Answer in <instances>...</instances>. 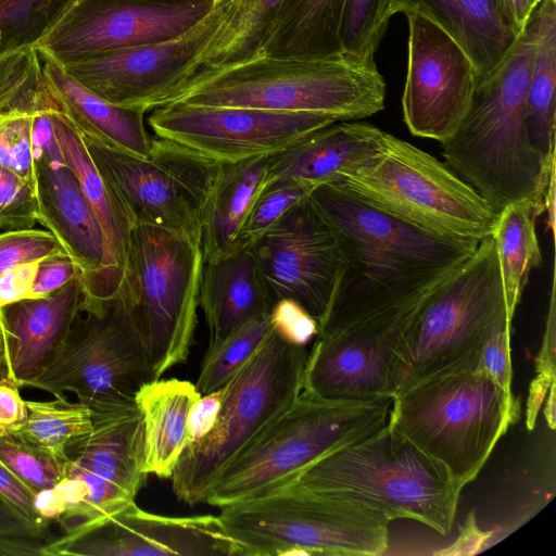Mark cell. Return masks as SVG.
I'll list each match as a JSON object with an SVG mask.
<instances>
[{"label": "cell", "mask_w": 556, "mask_h": 556, "mask_svg": "<svg viewBox=\"0 0 556 556\" xmlns=\"http://www.w3.org/2000/svg\"><path fill=\"white\" fill-rule=\"evenodd\" d=\"M308 199L333 228L344 256L319 336L406 300L439 274L466 263L480 242L429 232L331 184L318 186Z\"/></svg>", "instance_id": "obj_1"}, {"label": "cell", "mask_w": 556, "mask_h": 556, "mask_svg": "<svg viewBox=\"0 0 556 556\" xmlns=\"http://www.w3.org/2000/svg\"><path fill=\"white\" fill-rule=\"evenodd\" d=\"M535 46L530 16L498 65L478 80L458 129L441 143L445 164L498 215L509 204L543 197L556 155L545 159L527 128V89Z\"/></svg>", "instance_id": "obj_2"}, {"label": "cell", "mask_w": 556, "mask_h": 556, "mask_svg": "<svg viewBox=\"0 0 556 556\" xmlns=\"http://www.w3.org/2000/svg\"><path fill=\"white\" fill-rule=\"evenodd\" d=\"M283 485L357 503L390 521L412 519L442 535L453 528L462 492L439 463L389 422L318 458Z\"/></svg>", "instance_id": "obj_3"}, {"label": "cell", "mask_w": 556, "mask_h": 556, "mask_svg": "<svg viewBox=\"0 0 556 556\" xmlns=\"http://www.w3.org/2000/svg\"><path fill=\"white\" fill-rule=\"evenodd\" d=\"M517 417L513 392L478 370L430 376L404 387L392 399L388 422L463 490Z\"/></svg>", "instance_id": "obj_4"}, {"label": "cell", "mask_w": 556, "mask_h": 556, "mask_svg": "<svg viewBox=\"0 0 556 556\" xmlns=\"http://www.w3.org/2000/svg\"><path fill=\"white\" fill-rule=\"evenodd\" d=\"M392 401H333L302 390L216 476L204 503L224 507L283 485L318 458L383 428Z\"/></svg>", "instance_id": "obj_5"}, {"label": "cell", "mask_w": 556, "mask_h": 556, "mask_svg": "<svg viewBox=\"0 0 556 556\" xmlns=\"http://www.w3.org/2000/svg\"><path fill=\"white\" fill-rule=\"evenodd\" d=\"M334 187L429 232L459 240L491 236L497 214L445 163L382 130L375 152Z\"/></svg>", "instance_id": "obj_6"}, {"label": "cell", "mask_w": 556, "mask_h": 556, "mask_svg": "<svg viewBox=\"0 0 556 556\" xmlns=\"http://www.w3.org/2000/svg\"><path fill=\"white\" fill-rule=\"evenodd\" d=\"M386 92L376 65L354 64L343 58L257 56L213 75L169 103L312 112L349 122L382 111Z\"/></svg>", "instance_id": "obj_7"}, {"label": "cell", "mask_w": 556, "mask_h": 556, "mask_svg": "<svg viewBox=\"0 0 556 556\" xmlns=\"http://www.w3.org/2000/svg\"><path fill=\"white\" fill-rule=\"evenodd\" d=\"M219 520L245 556H378L390 520L357 503L282 485L220 507Z\"/></svg>", "instance_id": "obj_8"}, {"label": "cell", "mask_w": 556, "mask_h": 556, "mask_svg": "<svg viewBox=\"0 0 556 556\" xmlns=\"http://www.w3.org/2000/svg\"><path fill=\"white\" fill-rule=\"evenodd\" d=\"M308 351L270 332L225 384L217 420L200 441L188 443L174 468L176 497L204 502L218 472L280 416L303 390Z\"/></svg>", "instance_id": "obj_9"}, {"label": "cell", "mask_w": 556, "mask_h": 556, "mask_svg": "<svg viewBox=\"0 0 556 556\" xmlns=\"http://www.w3.org/2000/svg\"><path fill=\"white\" fill-rule=\"evenodd\" d=\"M505 319L496 251L488 236L417 316L402 352L397 391L430 376L478 371L484 344Z\"/></svg>", "instance_id": "obj_10"}, {"label": "cell", "mask_w": 556, "mask_h": 556, "mask_svg": "<svg viewBox=\"0 0 556 556\" xmlns=\"http://www.w3.org/2000/svg\"><path fill=\"white\" fill-rule=\"evenodd\" d=\"M203 264L201 243L155 226L135 225L121 295L155 379L189 357Z\"/></svg>", "instance_id": "obj_11"}, {"label": "cell", "mask_w": 556, "mask_h": 556, "mask_svg": "<svg viewBox=\"0 0 556 556\" xmlns=\"http://www.w3.org/2000/svg\"><path fill=\"white\" fill-rule=\"evenodd\" d=\"M154 379L124 298L100 301L86 295L55 358L23 387L54 396L70 391L99 410L136 403L140 388Z\"/></svg>", "instance_id": "obj_12"}, {"label": "cell", "mask_w": 556, "mask_h": 556, "mask_svg": "<svg viewBox=\"0 0 556 556\" xmlns=\"http://www.w3.org/2000/svg\"><path fill=\"white\" fill-rule=\"evenodd\" d=\"M463 265L439 274L393 306L316 337L305 364L303 390L333 401H392L412 326L430 296Z\"/></svg>", "instance_id": "obj_13"}, {"label": "cell", "mask_w": 556, "mask_h": 556, "mask_svg": "<svg viewBox=\"0 0 556 556\" xmlns=\"http://www.w3.org/2000/svg\"><path fill=\"white\" fill-rule=\"evenodd\" d=\"M80 134L93 162L115 187L136 224L201 243L202 215L219 163L164 138H153L149 155L139 157Z\"/></svg>", "instance_id": "obj_14"}, {"label": "cell", "mask_w": 556, "mask_h": 556, "mask_svg": "<svg viewBox=\"0 0 556 556\" xmlns=\"http://www.w3.org/2000/svg\"><path fill=\"white\" fill-rule=\"evenodd\" d=\"M222 0H71L34 47L66 64L92 54L174 39Z\"/></svg>", "instance_id": "obj_15"}, {"label": "cell", "mask_w": 556, "mask_h": 556, "mask_svg": "<svg viewBox=\"0 0 556 556\" xmlns=\"http://www.w3.org/2000/svg\"><path fill=\"white\" fill-rule=\"evenodd\" d=\"M249 248L270 306L292 300L319 324L338 287L344 256L333 228L308 197Z\"/></svg>", "instance_id": "obj_16"}, {"label": "cell", "mask_w": 556, "mask_h": 556, "mask_svg": "<svg viewBox=\"0 0 556 556\" xmlns=\"http://www.w3.org/2000/svg\"><path fill=\"white\" fill-rule=\"evenodd\" d=\"M336 122L320 113L180 102L156 108L148 117L155 137L180 143L217 163L275 154Z\"/></svg>", "instance_id": "obj_17"}, {"label": "cell", "mask_w": 556, "mask_h": 556, "mask_svg": "<svg viewBox=\"0 0 556 556\" xmlns=\"http://www.w3.org/2000/svg\"><path fill=\"white\" fill-rule=\"evenodd\" d=\"M229 3L222 0L200 23L174 39L101 52L61 65L110 103L144 112L154 110L170 99L218 29Z\"/></svg>", "instance_id": "obj_18"}, {"label": "cell", "mask_w": 556, "mask_h": 556, "mask_svg": "<svg viewBox=\"0 0 556 556\" xmlns=\"http://www.w3.org/2000/svg\"><path fill=\"white\" fill-rule=\"evenodd\" d=\"M402 97L409 132L440 144L454 136L471 103L478 72L464 49L428 18L409 13Z\"/></svg>", "instance_id": "obj_19"}, {"label": "cell", "mask_w": 556, "mask_h": 556, "mask_svg": "<svg viewBox=\"0 0 556 556\" xmlns=\"http://www.w3.org/2000/svg\"><path fill=\"white\" fill-rule=\"evenodd\" d=\"M45 556H245L219 517H168L135 501L77 532L47 542Z\"/></svg>", "instance_id": "obj_20"}, {"label": "cell", "mask_w": 556, "mask_h": 556, "mask_svg": "<svg viewBox=\"0 0 556 556\" xmlns=\"http://www.w3.org/2000/svg\"><path fill=\"white\" fill-rule=\"evenodd\" d=\"M35 190L40 222L81 271L86 295L111 300L106 248L100 224L74 172L64 162L35 159Z\"/></svg>", "instance_id": "obj_21"}, {"label": "cell", "mask_w": 556, "mask_h": 556, "mask_svg": "<svg viewBox=\"0 0 556 556\" xmlns=\"http://www.w3.org/2000/svg\"><path fill=\"white\" fill-rule=\"evenodd\" d=\"M86 298L83 277L45 296L0 307L5 374L20 387L55 358Z\"/></svg>", "instance_id": "obj_22"}, {"label": "cell", "mask_w": 556, "mask_h": 556, "mask_svg": "<svg viewBox=\"0 0 556 556\" xmlns=\"http://www.w3.org/2000/svg\"><path fill=\"white\" fill-rule=\"evenodd\" d=\"M381 132L356 121L336 122L312 131L268 156L262 188L281 180L303 181L314 188L333 184L375 152Z\"/></svg>", "instance_id": "obj_23"}, {"label": "cell", "mask_w": 556, "mask_h": 556, "mask_svg": "<svg viewBox=\"0 0 556 556\" xmlns=\"http://www.w3.org/2000/svg\"><path fill=\"white\" fill-rule=\"evenodd\" d=\"M89 433L74 440L66 456L136 497L146 477V434L136 403L91 410Z\"/></svg>", "instance_id": "obj_24"}, {"label": "cell", "mask_w": 556, "mask_h": 556, "mask_svg": "<svg viewBox=\"0 0 556 556\" xmlns=\"http://www.w3.org/2000/svg\"><path fill=\"white\" fill-rule=\"evenodd\" d=\"M52 122L65 163L76 175L102 229L111 285L119 295L136 223L115 187L93 162L65 108L52 113Z\"/></svg>", "instance_id": "obj_25"}, {"label": "cell", "mask_w": 556, "mask_h": 556, "mask_svg": "<svg viewBox=\"0 0 556 556\" xmlns=\"http://www.w3.org/2000/svg\"><path fill=\"white\" fill-rule=\"evenodd\" d=\"M199 305L208 328V348L269 315L271 306L249 247L203 264Z\"/></svg>", "instance_id": "obj_26"}, {"label": "cell", "mask_w": 556, "mask_h": 556, "mask_svg": "<svg viewBox=\"0 0 556 556\" xmlns=\"http://www.w3.org/2000/svg\"><path fill=\"white\" fill-rule=\"evenodd\" d=\"M392 13L421 15L446 31L475 64L478 80L498 65L518 36L496 0H393Z\"/></svg>", "instance_id": "obj_27"}, {"label": "cell", "mask_w": 556, "mask_h": 556, "mask_svg": "<svg viewBox=\"0 0 556 556\" xmlns=\"http://www.w3.org/2000/svg\"><path fill=\"white\" fill-rule=\"evenodd\" d=\"M282 2L230 0L218 29L189 67L167 103L213 75L257 58Z\"/></svg>", "instance_id": "obj_28"}, {"label": "cell", "mask_w": 556, "mask_h": 556, "mask_svg": "<svg viewBox=\"0 0 556 556\" xmlns=\"http://www.w3.org/2000/svg\"><path fill=\"white\" fill-rule=\"evenodd\" d=\"M37 51L66 114L81 132L139 157L149 155L152 139L143 110L108 102L70 76L54 59Z\"/></svg>", "instance_id": "obj_29"}, {"label": "cell", "mask_w": 556, "mask_h": 556, "mask_svg": "<svg viewBox=\"0 0 556 556\" xmlns=\"http://www.w3.org/2000/svg\"><path fill=\"white\" fill-rule=\"evenodd\" d=\"M201 394L187 380L154 379L144 383L135 401L144 422L146 471L172 477L188 443V418Z\"/></svg>", "instance_id": "obj_30"}, {"label": "cell", "mask_w": 556, "mask_h": 556, "mask_svg": "<svg viewBox=\"0 0 556 556\" xmlns=\"http://www.w3.org/2000/svg\"><path fill=\"white\" fill-rule=\"evenodd\" d=\"M345 0H283L258 56L342 59L340 29Z\"/></svg>", "instance_id": "obj_31"}, {"label": "cell", "mask_w": 556, "mask_h": 556, "mask_svg": "<svg viewBox=\"0 0 556 556\" xmlns=\"http://www.w3.org/2000/svg\"><path fill=\"white\" fill-rule=\"evenodd\" d=\"M268 156L219 163L202 215L201 248L204 263L237 250L238 232L262 188Z\"/></svg>", "instance_id": "obj_32"}, {"label": "cell", "mask_w": 556, "mask_h": 556, "mask_svg": "<svg viewBox=\"0 0 556 556\" xmlns=\"http://www.w3.org/2000/svg\"><path fill=\"white\" fill-rule=\"evenodd\" d=\"M531 16L535 46L527 89V128L532 147L551 160L556 155V0L542 1Z\"/></svg>", "instance_id": "obj_33"}, {"label": "cell", "mask_w": 556, "mask_h": 556, "mask_svg": "<svg viewBox=\"0 0 556 556\" xmlns=\"http://www.w3.org/2000/svg\"><path fill=\"white\" fill-rule=\"evenodd\" d=\"M530 201L507 205L497 215L492 239L494 242L507 317L513 321L522 298L529 274L542 264V253L535 230L539 217Z\"/></svg>", "instance_id": "obj_34"}, {"label": "cell", "mask_w": 556, "mask_h": 556, "mask_svg": "<svg viewBox=\"0 0 556 556\" xmlns=\"http://www.w3.org/2000/svg\"><path fill=\"white\" fill-rule=\"evenodd\" d=\"M28 416L18 437L60 463L76 439L90 432L92 413L88 405L72 403L64 395L51 401H26Z\"/></svg>", "instance_id": "obj_35"}, {"label": "cell", "mask_w": 556, "mask_h": 556, "mask_svg": "<svg viewBox=\"0 0 556 556\" xmlns=\"http://www.w3.org/2000/svg\"><path fill=\"white\" fill-rule=\"evenodd\" d=\"M271 330L269 315L253 320L207 348L201 363L195 389L207 394L225 386L256 352Z\"/></svg>", "instance_id": "obj_36"}, {"label": "cell", "mask_w": 556, "mask_h": 556, "mask_svg": "<svg viewBox=\"0 0 556 556\" xmlns=\"http://www.w3.org/2000/svg\"><path fill=\"white\" fill-rule=\"evenodd\" d=\"M393 0H345L340 45L342 58L359 65H376L375 53L387 30Z\"/></svg>", "instance_id": "obj_37"}, {"label": "cell", "mask_w": 556, "mask_h": 556, "mask_svg": "<svg viewBox=\"0 0 556 556\" xmlns=\"http://www.w3.org/2000/svg\"><path fill=\"white\" fill-rule=\"evenodd\" d=\"M71 0H0L1 52L34 46Z\"/></svg>", "instance_id": "obj_38"}, {"label": "cell", "mask_w": 556, "mask_h": 556, "mask_svg": "<svg viewBox=\"0 0 556 556\" xmlns=\"http://www.w3.org/2000/svg\"><path fill=\"white\" fill-rule=\"evenodd\" d=\"M315 188L298 180H281L260 190L237 236V249L249 247L288 210L306 199Z\"/></svg>", "instance_id": "obj_39"}, {"label": "cell", "mask_w": 556, "mask_h": 556, "mask_svg": "<svg viewBox=\"0 0 556 556\" xmlns=\"http://www.w3.org/2000/svg\"><path fill=\"white\" fill-rule=\"evenodd\" d=\"M0 462L34 495L64 477V464L15 435L0 434Z\"/></svg>", "instance_id": "obj_40"}, {"label": "cell", "mask_w": 556, "mask_h": 556, "mask_svg": "<svg viewBox=\"0 0 556 556\" xmlns=\"http://www.w3.org/2000/svg\"><path fill=\"white\" fill-rule=\"evenodd\" d=\"M34 114H0V166L35 182L31 147Z\"/></svg>", "instance_id": "obj_41"}, {"label": "cell", "mask_w": 556, "mask_h": 556, "mask_svg": "<svg viewBox=\"0 0 556 556\" xmlns=\"http://www.w3.org/2000/svg\"><path fill=\"white\" fill-rule=\"evenodd\" d=\"M63 252L65 249L49 230L29 228L0 233V276Z\"/></svg>", "instance_id": "obj_42"}, {"label": "cell", "mask_w": 556, "mask_h": 556, "mask_svg": "<svg viewBox=\"0 0 556 556\" xmlns=\"http://www.w3.org/2000/svg\"><path fill=\"white\" fill-rule=\"evenodd\" d=\"M37 222L35 182L0 166V228L29 229Z\"/></svg>", "instance_id": "obj_43"}, {"label": "cell", "mask_w": 556, "mask_h": 556, "mask_svg": "<svg viewBox=\"0 0 556 556\" xmlns=\"http://www.w3.org/2000/svg\"><path fill=\"white\" fill-rule=\"evenodd\" d=\"M269 319L273 329L286 341L305 345L316 338L318 323L296 302L282 299L276 302Z\"/></svg>", "instance_id": "obj_44"}, {"label": "cell", "mask_w": 556, "mask_h": 556, "mask_svg": "<svg viewBox=\"0 0 556 556\" xmlns=\"http://www.w3.org/2000/svg\"><path fill=\"white\" fill-rule=\"evenodd\" d=\"M511 321L503 320L483 346L479 370L498 386L511 391L510 331Z\"/></svg>", "instance_id": "obj_45"}, {"label": "cell", "mask_w": 556, "mask_h": 556, "mask_svg": "<svg viewBox=\"0 0 556 556\" xmlns=\"http://www.w3.org/2000/svg\"><path fill=\"white\" fill-rule=\"evenodd\" d=\"M78 276L81 271L68 253L47 256L37 264L30 298L48 295Z\"/></svg>", "instance_id": "obj_46"}, {"label": "cell", "mask_w": 556, "mask_h": 556, "mask_svg": "<svg viewBox=\"0 0 556 556\" xmlns=\"http://www.w3.org/2000/svg\"><path fill=\"white\" fill-rule=\"evenodd\" d=\"M18 388L8 375L0 378V434L16 437L26 424L27 404Z\"/></svg>", "instance_id": "obj_47"}, {"label": "cell", "mask_w": 556, "mask_h": 556, "mask_svg": "<svg viewBox=\"0 0 556 556\" xmlns=\"http://www.w3.org/2000/svg\"><path fill=\"white\" fill-rule=\"evenodd\" d=\"M224 393L225 386L201 395L193 404L188 418V443L200 441L211 431L217 420Z\"/></svg>", "instance_id": "obj_48"}, {"label": "cell", "mask_w": 556, "mask_h": 556, "mask_svg": "<svg viewBox=\"0 0 556 556\" xmlns=\"http://www.w3.org/2000/svg\"><path fill=\"white\" fill-rule=\"evenodd\" d=\"M0 498L30 522L41 528L33 510V494L1 462Z\"/></svg>", "instance_id": "obj_49"}, {"label": "cell", "mask_w": 556, "mask_h": 556, "mask_svg": "<svg viewBox=\"0 0 556 556\" xmlns=\"http://www.w3.org/2000/svg\"><path fill=\"white\" fill-rule=\"evenodd\" d=\"M37 264L21 265L0 276V307L30 298Z\"/></svg>", "instance_id": "obj_50"}, {"label": "cell", "mask_w": 556, "mask_h": 556, "mask_svg": "<svg viewBox=\"0 0 556 556\" xmlns=\"http://www.w3.org/2000/svg\"><path fill=\"white\" fill-rule=\"evenodd\" d=\"M556 273L555 264L552 267L549 304L546 318V327L543 337V344L540 352V359L538 363L539 375L545 376L555 380V318H556Z\"/></svg>", "instance_id": "obj_51"}, {"label": "cell", "mask_w": 556, "mask_h": 556, "mask_svg": "<svg viewBox=\"0 0 556 556\" xmlns=\"http://www.w3.org/2000/svg\"><path fill=\"white\" fill-rule=\"evenodd\" d=\"M33 510L38 525L46 529L65 511L64 500L55 486L42 489L33 495Z\"/></svg>", "instance_id": "obj_52"}, {"label": "cell", "mask_w": 556, "mask_h": 556, "mask_svg": "<svg viewBox=\"0 0 556 556\" xmlns=\"http://www.w3.org/2000/svg\"><path fill=\"white\" fill-rule=\"evenodd\" d=\"M45 538L0 534V556H45Z\"/></svg>", "instance_id": "obj_53"}, {"label": "cell", "mask_w": 556, "mask_h": 556, "mask_svg": "<svg viewBox=\"0 0 556 556\" xmlns=\"http://www.w3.org/2000/svg\"><path fill=\"white\" fill-rule=\"evenodd\" d=\"M0 534L45 538V530L30 522L0 498Z\"/></svg>", "instance_id": "obj_54"}, {"label": "cell", "mask_w": 556, "mask_h": 556, "mask_svg": "<svg viewBox=\"0 0 556 556\" xmlns=\"http://www.w3.org/2000/svg\"><path fill=\"white\" fill-rule=\"evenodd\" d=\"M496 3L506 24L519 35L533 12L530 0H496Z\"/></svg>", "instance_id": "obj_55"}, {"label": "cell", "mask_w": 556, "mask_h": 556, "mask_svg": "<svg viewBox=\"0 0 556 556\" xmlns=\"http://www.w3.org/2000/svg\"><path fill=\"white\" fill-rule=\"evenodd\" d=\"M556 164L549 172L547 187L543 197V213H546V230L552 235L555 241V207H556Z\"/></svg>", "instance_id": "obj_56"}, {"label": "cell", "mask_w": 556, "mask_h": 556, "mask_svg": "<svg viewBox=\"0 0 556 556\" xmlns=\"http://www.w3.org/2000/svg\"><path fill=\"white\" fill-rule=\"evenodd\" d=\"M554 390H555V383H552L549 386V396H548L547 407H546V412H545L546 419L552 429L555 428V417H554L555 416V402H554L555 393H554Z\"/></svg>", "instance_id": "obj_57"}, {"label": "cell", "mask_w": 556, "mask_h": 556, "mask_svg": "<svg viewBox=\"0 0 556 556\" xmlns=\"http://www.w3.org/2000/svg\"><path fill=\"white\" fill-rule=\"evenodd\" d=\"M5 361V350H4V339L2 329L0 327V368L4 366Z\"/></svg>", "instance_id": "obj_58"}, {"label": "cell", "mask_w": 556, "mask_h": 556, "mask_svg": "<svg viewBox=\"0 0 556 556\" xmlns=\"http://www.w3.org/2000/svg\"><path fill=\"white\" fill-rule=\"evenodd\" d=\"M544 0H530V3H531V7H532V10L534 11V9Z\"/></svg>", "instance_id": "obj_59"}]
</instances>
